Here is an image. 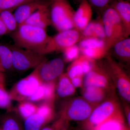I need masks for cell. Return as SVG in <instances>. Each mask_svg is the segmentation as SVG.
<instances>
[{"label":"cell","instance_id":"cell-40","mask_svg":"<svg viewBox=\"0 0 130 130\" xmlns=\"http://www.w3.org/2000/svg\"><path fill=\"white\" fill-rule=\"evenodd\" d=\"M4 75L3 73L0 72V82L4 83Z\"/></svg>","mask_w":130,"mask_h":130},{"label":"cell","instance_id":"cell-34","mask_svg":"<svg viewBox=\"0 0 130 130\" xmlns=\"http://www.w3.org/2000/svg\"><path fill=\"white\" fill-rule=\"evenodd\" d=\"M92 8L101 14L102 12L109 6L114 0H87Z\"/></svg>","mask_w":130,"mask_h":130},{"label":"cell","instance_id":"cell-20","mask_svg":"<svg viewBox=\"0 0 130 130\" xmlns=\"http://www.w3.org/2000/svg\"><path fill=\"white\" fill-rule=\"evenodd\" d=\"M129 37L117 42L111 48L113 49L115 56L128 64L130 61V38Z\"/></svg>","mask_w":130,"mask_h":130},{"label":"cell","instance_id":"cell-16","mask_svg":"<svg viewBox=\"0 0 130 130\" xmlns=\"http://www.w3.org/2000/svg\"><path fill=\"white\" fill-rule=\"evenodd\" d=\"M119 16L125 29L126 35H130V3L126 0H114L109 5Z\"/></svg>","mask_w":130,"mask_h":130},{"label":"cell","instance_id":"cell-4","mask_svg":"<svg viewBox=\"0 0 130 130\" xmlns=\"http://www.w3.org/2000/svg\"><path fill=\"white\" fill-rule=\"evenodd\" d=\"M75 11L68 0H51V23L59 32L75 29Z\"/></svg>","mask_w":130,"mask_h":130},{"label":"cell","instance_id":"cell-14","mask_svg":"<svg viewBox=\"0 0 130 130\" xmlns=\"http://www.w3.org/2000/svg\"><path fill=\"white\" fill-rule=\"evenodd\" d=\"M51 0H37L24 3L14 10V17L18 26L24 23L28 18L40 7Z\"/></svg>","mask_w":130,"mask_h":130},{"label":"cell","instance_id":"cell-15","mask_svg":"<svg viewBox=\"0 0 130 130\" xmlns=\"http://www.w3.org/2000/svg\"><path fill=\"white\" fill-rule=\"evenodd\" d=\"M50 2L34 12L24 23L28 24L46 30L51 24L50 14Z\"/></svg>","mask_w":130,"mask_h":130},{"label":"cell","instance_id":"cell-33","mask_svg":"<svg viewBox=\"0 0 130 130\" xmlns=\"http://www.w3.org/2000/svg\"><path fill=\"white\" fill-rule=\"evenodd\" d=\"M70 122L58 118L50 125H46L41 130H69Z\"/></svg>","mask_w":130,"mask_h":130},{"label":"cell","instance_id":"cell-10","mask_svg":"<svg viewBox=\"0 0 130 130\" xmlns=\"http://www.w3.org/2000/svg\"><path fill=\"white\" fill-rule=\"evenodd\" d=\"M42 83L34 70L12 87L9 93L11 99L19 102L28 101Z\"/></svg>","mask_w":130,"mask_h":130},{"label":"cell","instance_id":"cell-19","mask_svg":"<svg viewBox=\"0 0 130 130\" xmlns=\"http://www.w3.org/2000/svg\"><path fill=\"white\" fill-rule=\"evenodd\" d=\"M40 114L36 113L24 120V130H41L53 121Z\"/></svg>","mask_w":130,"mask_h":130},{"label":"cell","instance_id":"cell-23","mask_svg":"<svg viewBox=\"0 0 130 130\" xmlns=\"http://www.w3.org/2000/svg\"><path fill=\"white\" fill-rule=\"evenodd\" d=\"M70 79L78 76H84V56L81 54L72 62L66 73Z\"/></svg>","mask_w":130,"mask_h":130},{"label":"cell","instance_id":"cell-7","mask_svg":"<svg viewBox=\"0 0 130 130\" xmlns=\"http://www.w3.org/2000/svg\"><path fill=\"white\" fill-rule=\"evenodd\" d=\"M6 44L12 51L13 68L18 72H24L35 68L47 60L43 55L20 47L14 44Z\"/></svg>","mask_w":130,"mask_h":130},{"label":"cell","instance_id":"cell-5","mask_svg":"<svg viewBox=\"0 0 130 130\" xmlns=\"http://www.w3.org/2000/svg\"><path fill=\"white\" fill-rule=\"evenodd\" d=\"M96 106L83 97H77L65 101L61 105L58 118L68 121L81 122L86 120Z\"/></svg>","mask_w":130,"mask_h":130},{"label":"cell","instance_id":"cell-25","mask_svg":"<svg viewBox=\"0 0 130 130\" xmlns=\"http://www.w3.org/2000/svg\"><path fill=\"white\" fill-rule=\"evenodd\" d=\"M0 18L9 34L14 32L18 28V24L12 11L5 10L0 12Z\"/></svg>","mask_w":130,"mask_h":130},{"label":"cell","instance_id":"cell-39","mask_svg":"<svg viewBox=\"0 0 130 130\" xmlns=\"http://www.w3.org/2000/svg\"><path fill=\"white\" fill-rule=\"evenodd\" d=\"M124 109L125 112L126 117L127 121L128 126L130 128V110L129 107L128 105H126L125 103L124 104Z\"/></svg>","mask_w":130,"mask_h":130},{"label":"cell","instance_id":"cell-26","mask_svg":"<svg viewBox=\"0 0 130 130\" xmlns=\"http://www.w3.org/2000/svg\"><path fill=\"white\" fill-rule=\"evenodd\" d=\"M79 50L81 54L94 60H101L103 58H105L108 54L105 47Z\"/></svg>","mask_w":130,"mask_h":130},{"label":"cell","instance_id":"cell-31","mask_svg":"<svg viewBox=\"0 0 130 130\" xmlns=\"http://www.w3.org/2000/svg\"><path fill=\"white\" fill-rule=\"evenodd\" d=\"M64 61L66 62H72L80 55L79 47L77 44L68 47L63 51Z\"/></svg>","mask_w":130,"mask_h":130},{"label":"cell","instance_id":"cell-32","mask_svg":"<svg viewBox=\"0 0 130 130\" xmlns=\"http://www.w3.org/2000/svg\"><path fill=\"white\" fill-rule=\"evenodd\" d=\"M37 106L36 113L53 120L55 117L54 106L44 102Z\"/></svg>","mask_w":130,"mask_h":130},{"label":"cell","instance_id":"cell-42","mask_svg":"<svg viewBox=\"0 0 130 130\" xmlns=\"http://www.w3.org/2000/svg\"><path fill=\"white\" fill-rule=\"evenodd\" d=\"M126 1H128L129 2H130V0H126Z\"/></svg>","mask_w":130,"mask_h":130},{"label":"cell","instance_id":"cell-12","mask_svg":"<svg viewBox=\"0 0 130 130\" xmlns=\"http://www.w3.org/2000/svg\"><path fill=\"white\" fill-rule=\"evenodd\" d=\"M82 91L83 98L87 102L97 106L108 98L116 95L100 87L94 86H83Z\"/></svg>","mask_w":130,"mask_h":130},{"label":"cell","instance_id":"cell-43","mask_svg":"<svg viewBox=\"0 0 130 130\" xmlns=\"http://www.w3.org/2000/svg\"><path fill=\"white\" fill-rule=\"evenodd\" d=\"M77 1H83V0H77Z\"/></svg>","mask_w":130,"mask_h":130},{"label":"cell","instance_id":"cell-44","mask_svg":"<svg viewBox=\"0 0 130 130\" xmlns=\"http://www.w3.org/2000/svg\"><path fill=\"white\" fill-rule=\"evenodd\" d=\"M0 130H1V128H0Z\"/></svg>","mask_w":130,"mask_h":130},{"label":"cell","instance_id":"cell-11","mask_svg":"<svg viewBox=\"0 0 130 130\" xmlns=\"http://www.w3.org/2000/svg\"><path fill=\"white\" fill-rule=\"evenodd\" d=\"M64 61L59 58L44 61L35 68L36 73L42 83L56 81L63 73Z\"/></svg>","mask_w":130,"mask_h":130},{"label":"cell","instance_id":"cell-18","mask_svg":"<svg viewBox=\"0 0 130 130\" xmlns=\"http://www.w3.org/2000/svg\"><path fill=\"white\" fill-rule=\"evenodd\" d=\"M56 83V95L60 98H66L74 94L76 88L73 86L71 79L66 73L58 78Z\"/></svg>","mask_w":130,"mask_h":130},{"label":"cell","instance_id":"cell-6","mask_svg":"<svg viewBox=\"0 0 130 130\" xmlns=\"http://www.w3.org/2000/svg\"><path fill=\"white\" fill-rule=\"evenodd\" d=\"M103 61L116 89L126 102L130 101V80L123 66L108 54Z\"/></svg>","mask_w":130,"mask_h":130},{"label":"cell","instance_id":"cell-22","mask_svg":"<svg viewBox=\"0 0 130 130\" xmlns=\"http://www.w3.org/2000/svg\"><path fill=\"white\" fill-rule=\"evenodd\" d=\"M13 69L12 55L7 44L0 43V72H3Z\"/></svg>","mask_w":130,"mask_h":130},{"label":"cell","instance_id":"cell-2","mask_svg":"<svg viewBox=\"0 0 130 130\" xmlns=\"http://www.w3.org/2000/svg\"><path fill=\"white\" fill-rule=\"evenodd\" d=\"M105 33V43L108 52L117 42L126 38L125 29L116 11L110 6L101 13Z\"/></svg>","mask_w":130,"mask_h":130},{"label":"cell","instance_id":"cell-41","mask_svg":"<svg viewBox=\"0 0 130 130\" xmlns=\"http://www.w3.org/2000/svg\"><path fill=\"white\" fill-rule=\"evenodd\" d=\"M121 130H130V128L128 125H126Z\"/></svg>","mask_w":130,"mask_h":130},{"label":"cell","instance_id":"cell-24","mask_svg":"<svg viewBox=\"0 0 130 130\" xmlns=\"http://www.w3.org/2000/svg\"><path fill=\"white\" fill-rule=\"evenodd\" d=\"M38 106L29 101L20 102L16 111L19 116L24 120L30 116L37 112Z\"/></svg>","mask_w":130,"mask_h":130},{"label":"cell","instance_id":"cell-36","mask_svg":"<svg viewBox=\"0 0 130 130\" xmlns=\"http://www.w3.org/2000/svg\"><path fill=\"white\" fill-rule=\"evenodd\" d=\"M44 98V86L42 83L38 87L34 94L29 98L28 101L31 102H37L43 100Z\"/></svg>","mask_w":130,"mask_h":130},{"label":"cell","instance_id":"cell-45","mask_svg":"<svg viewBox=\"0 0 130 130\" xmlns=\"http://www.w3.org/2000/svg\"></svg>","mask_w":130,"mask_h":130},{"label":"cell","instance_id":"cell-13","mask_svg":"<svg viewBox=\"0 0 130 130\" xmlns=\"http://www.w3.org/2000/svg\"><path fill=\"white\" fill-rule=\"evenodd\" d=\"M93 16V9L87 0L81 1L79 7L75 11L74 17L75 29L80 32L91 21Z\"/></svg>","mask_w":130,"mask_h":130},{"label":"cell","instance_id":"cell-17","mask_svg":"<svg viewBox=\"0 0 130 130\" xmlns=\"http://www.w3.org/2000/svg\"><path fill=\"white\" fill-rule=\"evenodd\" d=\"M1 130H24L21 118L16 111H8L1 120Z\"/></svg>","mask_w":130,"mask_h":130},{"label":"cell","instance_id":"cell-27","mask_svg":"<svg viewBox=\"0 0 130 130\" xmlns=\"http://www.w3.org/2000/svg\"><path fill=\"white\" fill-rule=\"evenodd\" d=\"M44 90V102L54 106L56 96V81L42 83Z\"/></svg>","mask_w":130,"mask_h":130},{"label":"cell","instance_id":"cell-29","mask_svg":"<svg viewBox=\"0 0 130 130\" xmlns=\"http://www.w3.org/2000/svg\"><path fill=\"white\" fill-rule=\"evenodd\" d=\"M12 101L9 93L5 88L4 83L0 82V108L12 110Z\"/></svg>","mask_w":130,"mask_h":130},{"label":"cell","instance_id":"cell-8","mask_svg":"<svg viewBox=\"0 0 130 130\" xmlns=\"http://www.w3.org/2000/svg\"><path fill=\"white\" fill-rule=\"evenodd\" d=\"M84 76L83 86L100 87L111 93H116V88L104 62L95 60L91 70Z\"/></svg>","mask_w":130,"mask_h":130},{"label":"cell","instance_id":"cell-30","mask_svg":"<svg viewBox=\"0 0 130 130\" xmlns=\"http://www.w3.org/2000/svg\"><path fill=\"white\" fill-rule=\"evenodd\" d=\"M37 0H0V12L5 10L14 11L24 3Z\"/></svg>","mask_w":130,"mask_h":130},{"label":"cell","instance_id":"cell-28","mask_svg":"<svg viewBox=\"0 0 130 130\" xmlns=\"http://www.w3.org/2000/svg\"><path fill=\"white\" fill-rule=\"evenodd\" d=\"M78 43L79 49L103 47L106 48L105 41L95 38H83Z\"/></svg>","mask_w":130,"mask_h":130},{"label":"cell","instance_id":"cell-37","mask_svg":"<svg viewBox=\"0 0 130 130\" xmlns=\"http://www.w3.org/2000/svg\"><path fill=\"white\" fill-rule=\"evenodd\" d=\"M73 86L76 88H82L83 86L84 76H78L71 79Z\"/></svg>","mask_w":130,"mask_h":130},{"label":"cell","instance_id":"cell-35","mask_svg":"<svg viewBox=\"0 0 130 130\" xmlns=\"http://www.w3.org/2000/svg\"><path fill=\"white\" fill-rule=\"evenodd\" d=\"M94 32L95 38L105 40V33L104 26L103 24L101 18L94 20Z\"/></svg>","mask_w":130,"mask_h":130},{"label":"cell","instance_id":"cell-3","mask_svg":"<svg viewBox=\"0 0 130 130\" xmlns=\"http://www.w3.org/2000/svg\"><path fill=\"white\" fill-rule=\"evenodd\" d=\"M122 113L116 95L112 96L97 106L78 130H90L108 119Z\"/></svg>","mask_w":130,"mask_h":130},{"label":"cell","instance_id":"cell-38","mask_svg":"<svg viewBox=\"0 0 130 130\" xmlns=\"http://www.w3.org/2000/svg\"><path fill=\"white\" fill-rule=\"evenodd\" d=\"M9 34L8 31L0 18V36Z\"/></svg>","mask_w":130,"mask_h":130},{"label":"cell","instance_id":"cell-1","mask_svg":"<svg viewBox=\"0 0 130 130\" xmlns=\"http://www.w3.org/2000/svg\"><path fill=\"white\" fill-rule=\"evenodd\" d=\"M11 35L14 45L43 55L50 37L44 29L26 23L18 26Z\"/></svg>","mask_w":130,"mask_h":130},{"label":"cell","instance_id":"cell-9","mask_svg":"<svg viewBox=\"0 0 130 130\" xmlns=\"http://www.w3.org/2000/svg\"><path fill=\"white\" fill-rule=\"evenodd\" d=\"M82 38L81 32L76 29L59 32L54 36L50 37L44 55L63 52L68 47L78 43Z\"/></svg>","mask_w":130,"mask_h":130},{"label":"cell","instance_id":"cell-21","mask_svg":"<svg viewBox=\"0 0 130 130\" xmlns=\"http://www.w3.org/2000/svg\"><path fill=\"white\" fill-rule=\"evenodd\" d=\"M126 125L123 113L107 120L90 130H121Z\"/></svg>","mask_w":130,"mask_h":130}]
</instances>
